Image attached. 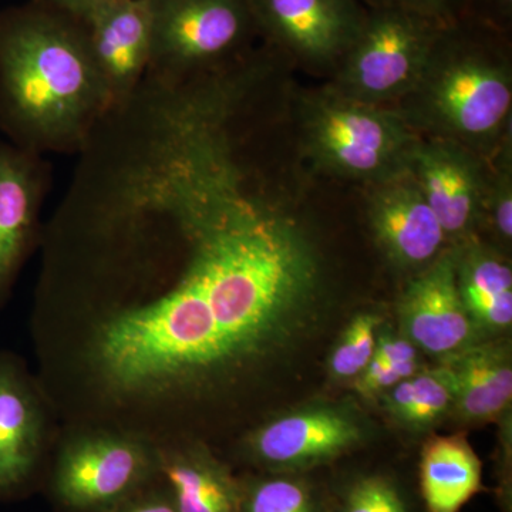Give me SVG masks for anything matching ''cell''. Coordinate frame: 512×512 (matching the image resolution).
Listing matches in <instances>:
<instances>
[{
	"mask_svg": "<svg viewBox=\"0 0 512 512\" xmlns=\"http://www.w3.org/2000/svg\"><path fill=\"white\" fill-rule=\"evenodd\" d=\"M154 153L184 254L171 284L111 315L93 339L117 394H156L224 375L291 342L322 291L312 235L272 195L231 121L177 114Z\"/></svg>",
	"mask_w": 512,
	"mask_h": 512,
	"instance_id": "1",
	"label": "cell"
},
{
	"mask_svg": "<svg viewBox=\"0 0 512 512\" xmlns=\"http://www.w3.org/2000/svg\"><path fill=\"white\" fill-rule=\"evenodd\" d=\"M407 171L440 221L450 247L476 237L483 224L488 160L460 144L420 136L410 151Z\"/></svg>",
	"mask_w": 512,
	"mask_h": 512,
	"instance_id": "8",
	"label": "cell"
},
{
	"mask_svg": "<svg viewBox=\"0 0 512 512\" xmlns=\"http://www.w3.org/2000/svg\"><path fill=\"white\" fill-rule=\"evenodd\" d=\"M456 252V278L461 299L478 329L503 332L512 323V269L505 256L478 235Z\"/></svg>",
	"mask_w": 512,
	"mask_h": 512,
	"instance_id": "16",
	"label": "cell"
},
{
	"mask_svg": "<svg viewBox=\"0 0 512 512\" xmlns=\"http://www.w3.org/2000/svg\"><path fill=\"white\" fill-rule=\"evenodd\" d=\"M111 512H178L170 490L137 493Z\"/></svg>",
	"mask_w": 512,
	"mask_h": 512,
	"instance_id": "27",
	"label": "cell"
},
{
	"mask_svg": "<svg viewBox=\"0 0 512 512\" xmlns=\"http://www.w3.org/2000/svg\"><path fill=\"white\" fill-rule=\"evenodd\" d=\"M109 114L77 20L47 8L0 16V130L23 150L80 154Z\"/></svg>",
	"mask_w": 512,
	"mask_h": 512,
	"instance_id": "2",
	"label": "cell"
},
{
	"mask_svg": "<svg viewBox=\"0 0 512 512\" xmlns=\"http://www.w3.org/2000/svg\"><path fill=\"white\" fill-rule=\"evenodd\" d=\"M500 239L510 244L512 239V136L501 144L488 160L483 224Z\"/></svg>",
	"mask_w": 512,
	"mask_h": 512,
	"instance_id": "22",
	"label": "cell"
},
{
	"mask_svg": "<svg viewBox=\"0 0 512 512\" xmlns=\"http://www.w3.org/2000/svg\"><path fill=\"white\" fill-rule=\"evenodd\" d=\"M47 9L69 16L77 22L86 18L94 9L111 0H42Z\"/></svg>",
	"mask_w": 512,
	"mask_h": 512,
	"instance_id": "29",
	"label": "cell"
},
{
	"mask_svg": "<svg viewBox=\"0 0 512 512\" xmlns=\"http://www.w3.org/2000/svg\"><path fill=\"white\" fill-rule=\"evenodd\" d=\"M255 25L299 62L338 67L362 28L357 0H249Z\"/></svg>",
	"mask_w": 512,
	"mask_h": 512,
	"instance_id": "10",
	"label": "cell"
},
{
	"mask_svg": "<svg viewBox=\"0 0 512 512\" xmlns=\"http://www.w3.org/2000/svg\"><path fill=\"white\" fill-rule=\"evenodd\" d=\"M379 316L360 313L342 333L329 359L330 375L355 380L375 355Z\"/></svg>",
	"mask_w": 512,
	"mask_h": 512,
	"instance_id": "23",
	"label": "cell"
},
{
	"mask_svg": "<svg viewBox=\"0 0 512 512\" xmlns=\"http://www.w3.org/2000/svg\"><path fill=\"white\" fill-rule=\"evenodd\" d=\"M158 461L140 441L126 436H87L59 458L55 491L72 510L111 512L140 493Z\"/></svg>",
	"mask_w": 512,
	"mask_h": 512,
	"instance_id": "7",
	"label": "cell"
},
{
	"mask_svg": "<svg viewBox=\"0 0 512 512\" xmlns=\"http://www.w3.org/2000/svg\"><path fill=\"white\" fill-rule=\"evenodd\" d=\"M239 512H319V508L305 481L279 474L241 485Z\"/></svg>",
	"mask_w": 512,
	"mask_h": 512,
	"instance_id": "21",
	"label": "cell"
},
{
	"mask_svg": "<svg viewBox=\"0 0 512 512\" xmlns=\"http://www.w3.org/2000/svg\"><path fill=\"white\" fill-rule=\"evenodd\" d=\"M387 2H389L387 6L409 10V12L417 13L424 18L439 22L443 16L450 13L457 0H387Z\"/></svg>",
	"mask_w": 512,
	"mask_h": 512,
	"instance_id": "28",
	"label": "cell"
},
{
	"mask_svg": "<svg viewBox=\"0 0 512 512\" xmlns=\"http://www.w3.org/2000/svg\"><path fill=\"white\" fill-rule=\"evenodd\" d=\"M394 109L419 136L490 160L511 136L510 59L493 45L441 30L416 86Z\"/></svg>",
	"mask_w": 512,
	"mask_h": 512,
	"instance_id": "3",
	"label": "cell"
},
{
	"mask_svg": "<svg viewBox=\"0 0 512 512\" xmlns=\"http://www.w3.org/2000/svg\"><path fill=\"white\" fill-rule=\"evenodd\" d=\"M383 399L394 420L413 429H424L454 409L453 376L443 363L421 367L416 375L384 393Z\"/></svg>",
	"mask_w": 512,
	"mask_h": 512,
	"instance_id": "20",
	"label": "cell"
},
{
	"mask_svg": "<svg viewBox=\"0 0 512 512\" xmlns=\"http://www.w3.org/2000/svg\"><path fill=\"white\" fill-rule=\"evenodd\" d=\"M49 184L43 156L0 140V299L32 247Z\"/></svg>",
	"mask_w": 512,
	"mask_h": 512,
	"instance_id": "14",
	"label": "cell"
},
{
	"mask_svg": "<svg viewBox=\"0 0 512 512\" xmlns=\"http://www.w3.org/2000/svg\"><path fill=\"white\" fill-rule=\"evenodd\" d=\"M40 419L28 384L8 363H0V490L19 485L35 467Z\"/></svg>",
	"mask_w": 512,
	"mask_h": 512,
	"instance_id": "19",
	"label": "cell"
},
{
	"mask_svg": "<svg viewBox=\"0 0 512 512\" xmlns=\"http://www.w3.org/2000/svg\"><path fill=\"white\" fill-rule=\"evenodd\" d=\"M367 188L370 231L394 266L417 274L450 248L440 221L409 171Z\"/></svg>",
	"mask_w": 512,
	"mask_h": 512,
	"instance_id": "12",
	"label": "cell"
},
{
	"mask_svg": "<svg viewBox=\"0 0 512 512\" xmlns=\"http://www.w3.org/2000/svg\"><path fill=\"white\" fill-rule=\"evenodd\" d=\"M495 6H497L498 12L507 18V16L511 15L512 10V0H494Z\"/></svg>",
	"mask_w": 512,
	"mask_h": 512,
	"instance_id": "30",
	"label": "cell"
},
{
	"mask_svg": "<svg viewBox=\"0 0 512 512\" xmlns=\"http://www.w3.org/2000/svg\"><path fill=\"white\" fill-rule=\"evenodd\" d=\"M420 369V360L392 365L373 357L372 362L356 377L355 387L357 393L365 397L383 396L396 384L416 375Z\"/></svg>",
	"mask_w": 512,
	"mask_h": 512,
	"instance_id": "25",
	"label": "cell"
},
{
	"mask_svg": "<svg viewBox=\"0 0 512 512\" xmlns=\"http://www.w3.org/2000/svg\"><path fill=\"white\" fill-rule=\"evenodd\" d=\"M158 467L178 512H239L241 484L204 448L171 451Z\"/></svg>",
	"mask_w": 512,
	"mask_h": 512,
	"instance_id": "18",
	"label": "cell"
},
{
	"mask_svg": "<svg viewBox=\"0 0 512 512\" xmlns=\"http://www.w3.org/2000/svg\"><path fill=\"white\" fill-rule=\"evenodd\" d=\"M340 512H412L402 488L383 474L356 478L343 495Z\"/></svg>",
	"mask_w": 512,
	"mask_h": 512,
	"instance_id": "24",
	"label": "cell"
},
{
	"mask_svg": "<svg viewBox=\"0 0 512 512\" xmlns=\"http://www.w3.org/2000/svg\"><path fill=\"white\" fill-rule=\"evenodd\" d=\"M420 493L429 512H460L483 490V464L461 434L433 437L421 450Z\"/></svg>",
	"mask_w": 512,
	"mask_h": 512,
	"instance_id": "17",
	"label": "cell"
},
{
	"mask_svg": "<svg viewBox=\"0 0 512 512\" xmlns=\"http://www.w3.org/2000/svg\"><path fill=\"white\" fill-rule=\"evenodd\" d=\"M373 357L382 360V362L392 363V365L416 362V360H419V349L403 335H390V333H383L382 335L380 333V335H377Z\"/></svg>",
	"mask_w": 512,
	"mask_h": 512,
	"instance_id": "26",
	"label": "cell"
},
{
	"mask_svg": "<svg viewBox=\"0 0 512 512\" xmlns=\"http://www.w3.org/2000/svg\"><path fill=\"white\" fill-rule=\"evenodd\" d=\"M153 45L148 76L181 83L241 63L254 28L249 0H148Z\"/></svg>",
	"mask_w": 512,
	"mask_h": 512,
	"instance_id": "5",
	"label": "cell"
},
{
	"mask_svg": "<svg viewBox=\"0 0 512 512\" xmlns=\"http://www.w3.org/2000/svg\"><path fill=\"white\" fill-rule=\"evenodd\" d=\"M299 119L316 167L367 185L407 171L420 137L394 107L349 99L330 86L303 96Z\"/></svg>",
	"mask_w": 512,
	"mask_h": 512,
	"instance_id": "4",
	"label": "cell"
},
{
	"mask_svg": "<svg viewBox=\"0 0 512 512\" xmlns=\"http://www.w3.org/2000/svg\"><path fill=\"white\" fill-rule=\"evenodd\" d=\"M440 363L453 376V410L464 421H494L510 409L512 362L507 343L478 342Z\"/></svg>",
	"mask_w": 512,
	"mask_h": 512,
	"instance_id": "15",
	"label": "cell"
},
{
	"mask_svg": "<svg viewBox=\"0 0 512 512\" xmlns=\"http://www.w3.org/2000/svg\"><path fill=\"white\" fill-rule=\"evenodd\" d=\"M441 29L436 20L394 6L366 15L328 86L362 103L396 106L420 79Z\"/></svg>",
	"mask_w": 512,
	"mask_h": 512,
	"instance_id": "6",
	"label": "cell"
},
{
	"mask_svg": "<svg viewBox=\"0 0 512 512\" xmlns=\"http://www.w3.org/2000/svg\"><path fill=\"white\" fill-rule=\"evenodd\" d=\"M397 313L404 338L440 362L480 342L481 330L458 291L454 247L407 282Z\"/></svg>",
	"mask_w": 512,
	"mask_h": 512,
	"instance_id": "9",
	"label": "cell"
},
{
	"mask_svg": "<svg viewBox=\"0 0 512 512\" xmlns=\"http://www.w3.org/2000/svg\"><path fill=\"white\" fill-rule=\"evenodd\" d=\"M109 113L127 103L148 76L153 25L148 0H111L80 20Z\"/></svg>",
	"mask_w": 512,
	"mask_h": 512,
	"instance_id": "11",
	"label": "cell"
},
{
	"mask_svg": "<svg viewBox=\"0 0 512 512\" xmlns=\"http://www.w3.org/2000/svg\"><path fill=\"white\" fill-rule=\"evenodd\" d=\"M362 429L345 412L306 409L269 421L252 434L249 453L278 473H295L343 456L362 441Z\"/></svg>",
	"mask_w": 512,
	"mask_h": 512,
	"instance_id": "13",
	"label": "cell"
}]
</instances>
